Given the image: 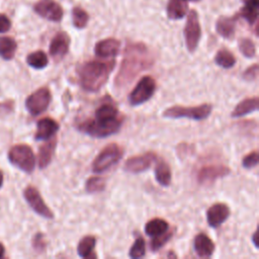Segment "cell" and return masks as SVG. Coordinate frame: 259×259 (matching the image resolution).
I'll use <instances>...</instances> for the list:
<instances>
[{"instance_id": "obj_1", "label": "cell", "mask_w": 259, "mask_h": 259, "mask_svg": "<svg viewBox=\"0 0 259 259\" xmlns=\"http://www.w3.org/2000/svg\"><path fill=\"white\" fill-rule=\"evenodd\" d=\"M123 123V116L110 98L104 100L95 110L94 117L80 122V132L93 137L105 138L117 133Z\"/></svg>"}, {"instance_id": "obj_2", "label": "cell", "mask_w": 259, "mask_h": 259, "mask_svg": "<svg viewBox=\"0 0 259 259\" xmlns=\"http://www.w3.org/2000/svg\"><path fill=\"white\" fill-rule=\"evenodd\" d=\"M153 63L154 59L145 44H127L124 49L123 60L115 77V86L117 88L126 86L140 72L149 69Z\"/></svg>"}, {"instance_id": "obj_3", "label": "cell", "mask_w": 259, "mask_h": 259, "mask_svg": "<svg viewBox=\"0 0 259 259\" xmlns=\"http://www.w3.org/2000/svg\"><path fill=\"white\" fill-rule=\"evenodd\" d=\"M114 60L107 62L87 61L77 68V76L81 87L89 92H96L106 83L113 67Z\"/></svg>"}, {"instance_id": "obj_4", "label": "cell", "mask_w": 259, "mask_h": 259, "mask_svg": "<svg viewBox=\"0 0 259 259\" xmlns=\"http://www.w3.org/2000/svg\"><path fill=\"white\" fill-rule=\"evenodd\" d=\"M8 160L12 165L25 173H31L35 167L33 151L25 144L13 146L8 152Z\"/></svg>"}, {"instance_id": "obj_5", "label": "cell", "mask_w": 259, "mask_h": 259, "mask_svg": "<svg viewBox=\"0 0 259 259\" xmlns=\"http://www.w3.org/2000/svg\"><path fill=\"white\" fill-rule=\"evenodd\" d=\"M212 110V105L209 103H203L198 106L183 107L180 105H175L164 110L163 116L167 118H181L186 117L194 120L205 119L209 116Z\"/></svg>"}, {"instance_id": "obj_6", "label": "cell", "mask_w": 259, "mask_h": 259, "mask_svg": "<svg viewBox=\"0 0 259 259\" xmlns=\"http://www.w3.org/2000/svg\"><path fill=\"white\" fill-rule=\"evenodd\" d=\"M122 158V149L115 143L104 147L92 162V171L102 173L107 171L113 165L117 164Z\"/></svg>"}, {"instance_id": "obj_7", "label": "cell", "mask_w": 259, "mask_h": 259, "mask_svg": "<svg viewBox=\"0 0 259 259\" xmlns=\"http://www.w3.org/2000/svg\"><path fill=\"white\" fill-rule=\"evenodd\" d=\"M156 81L152 76H144L137 83L128 95V102L132 106H137L148 101L156 91Z\"/></svg>"}, {"instance_id": "obj_8", "label": "cell", "mask_w": 259, "mask_h": 259, "mask_svg": "<svg viewBox=\"0 0 259 259\" xmlns=\"http://www.w3.org/2000/svg\"><path fill=\"white\" fill-rule=\"evenodd\" d=\"M183 33L187 50L190 53H193L196 50L201 36V27L196 10L193 9L188 13Z\"/></svg>"}, {"instance_id": "obj_9", "label": "cell", "mask_w": 259, "mask_h": 259, "mask_svg": "<svg viewBox=\"0 0 259 259\" xmlns=\"http://www.w3.org/2000/svg\"><path fill=\"white\" fill-rule=\"evenodd\" d=\"M52 101V93L49 88L41 87L27 96L25 107L31 115H38L47 110Z\"/></svg>"}, {"instance_id": "obj_10", "label": "cell", "mask_w": 259, "mask_h": 259, "mask_svg": "<svg viewBox=\"0 0 259 259\" xmlns=\"http://www.w3.org/2000/svg\"><path fill=\"white\" fill-rule=\"evenodd\" d=\"M23 196L28 205L33 209L34 212L45 219H54V213L51 208L46 204L39 191L33 186H27L23 191Z\"/></svg>"}, {"instance_id": "obj_11", "label": "cell", "mask_w": 259, "mask_h": 259, "mask_svg": "<svg viewBox=\"0 0 259 259\" xmlns=\"http://www.w3.org/2000/svg\"><path fill=\"white\" fill-rule=\"evenodd\" d=\"M34 12L40 17L59 22L63 18V8L55 0H39L33 6Z\"/></svg>"}, {"instance_id": "obj_12", "label": "cell", "mask_w": 259, "mask_h": 259, "mask_svg": "<svg viewBox=\"0 0 259 259\" xmlns=\"http://www.w3.org/2000/svg\"><path fill=\"white\" fill-rule=\"evenodd\" d=\"M156 159L157 156L155 155V153L151 152L145 153L140 156H134L125 161L123 168L126 172L130 173H141L149 169L152 166V164L156 161Z\"/></svg>"}, {"instance_id": "obj_13", "label": "cell", "mask_w": 259, "mask_h": 259, "mask_svg": "<svg viewBox=\"0 0 259 259\" xmlns=\"http://www.w3.org/2000/svg\"><path fill=\"white\" fill-rule=\"evenodd\" d=\"M71 38L66 31H59L55 34L50 44V55L56 61H61L69 52Z\"/></svg>"}, {"instance_id": "obj_14", "label": "cell", "mask_w": 259, "mask_h": 259, "mask_svg": "<svg viewBox=\"0 0 259 259\" xmlns=\"http://www.w3.org/2000/svg\"><path fill=\"white\" fill-rule=\"evenodd\" d=\"M231 169L225 165H207L197 173V181L200 184H210L219 178L229 175Z\"/></svg>"}, {"instance_id": "obj_15", "label": "cell", "mask_w": 259, "mask_h": 259, "mask_svg": "<svg viewBox=\"0 0 259 259\" xmlns=\"http://www.w3.org/2000/svg\"><path fill=\"white\" fill-rule=\"evenodd\" d=\"M230 217V207L226 203L218 202L209 206L206 210L207 224L211 228H218Z\"/></svg>"}, {"instance_id": "obj_16", "label": "cell", "mask_w": 259, "mask_h": 259, "mask_svg": "<svg viewBox=\"0 0 259 259\" xmlns=\"http://www.w3.org/2000/svg\"><path fill=\"white\" fill-rule=\"evenodd\" d=\"M60 124L54 118L44 117L37 121L36 132L34 135L35 140H50L59 131Z\"/></svg>"}, {"instance_id": "obj_17", "label": "cell", "mask_w": 259, "mask_h": 259, "mask_svg": "<svg viewBox=\"0 0 259 259\" xmlns=\"http://www.w3.org/2000/svg\"><path fill=\"white\" fill-rule=\"evenodd\" d=\"M120 49V41L116 38L109 37L96 42L94 53L99 58L115 57Z\"/></svg>"}, {"instance_id": "obj_18", "label": "cell", "mask_w": 259, "mask_h": 259, "mask_svg": "<svg viewBox=\"0 0 259 259\" xmlns=\"http://www.w3.org/2000/svg\"><path fill=\"white\" fill-rule=\"evenodd\" d=\"M193 246L196 254L201 258L210 257L214 251V243L204 233L196 235V237L194 238Z\"/></svg>"}, {"instance_id": "obj_19", "label": "cell", "mask_w": 259, "mask_h": 259, "mask_svg": "<svg viewBox=\"0 0 259 259\" xmlns=\"http://www.w3.org/2000/svg\"><path fill=\"white\" fill-rule=\"evenodd\" d=\"M238 16H221L215 22L217 32L224 38H232L236 30Z\"/></svg>"}, {"instance_id": "obj_20", "label": "cell", "mask_w": 259, "mask_h": 259, "mask_svg": "<svg viewBox=\"0 0 259 259\" xmlns=\"http://www.w3.org/2000/svg\"><path fill=\"white\" fill-rule=\"evenodd\" d=\"M56 145L57 139L53 137L38 149V167L40 169H45L50 165L56 150Z\"/></svg>"}, {"instance_id": "obj_21", "label": "cell", "mask_w": 259, "mask_h": 259, "mask_svg": "<svg viewBox=\"0 0 259 259\" xmlns=\"http://www.w3.org/2000/svg\"><path fill=\"white\" fill-rule=\"evenodd\" d=\"M245 4L237 14L238 16L244 18L250 25H254L257 23L258 19V8H259V0H242Z\"/></svg>"}, {"instance_id": "obj_22", "label": "cell", "mask_w": 259, "mask_h": 259, "mask_svg": "<svg viewBox=\"0 0 259 259\" xmlns=\"http://www.w3.org/2000/svg\"><path fill=\"white\" fill-rule=\"evenodd\" d=\"M259 107V99L258 97H250L242 100L237 104V106L233 109L231 115L232 117H241L257 111Z\"/></svg>"}, {"instance_id": "obj_23", "label": "cell", "mask_w": 259, "mask_h": 259, "mask_svg": "<svg viewBox=\"0 0 259 259\" xmlns=\"http://www.w3.org/2000/svg\"><path fill=\"white\" fill-rule=\"evenodd\" d=\"M188 10V4L186 0H169L166 12L168 18L172 20L183 18Z\"/></svg>"}, {"instance_id": "obj_24", "label": "cell", "mask_w": 259, "mask_h": 259, "mask_svg": "<svg viewBox=\"0 0 259 259\" xmlns=\"http://www.w3.org/2000/svg\"><path fill=\"white\" fill-rule=\"evenodd\" d=\"M155 178L157 182L162 185V186H169L171 183V178H172V173L169 165L161 160L157 162L156 167H155Z\"/></svg>"}, {"instance_id": "obj_25", "label": "cell", "mask_w": 259, "mask_h": 259, "mask_svg": "<svg viewBox=\"0 0 259 259\" xmlns=\"http://www.w3.org/2000/svg\"><path fill=\"white\" fill-rule=\"evenodd\" d=\"M169 230V224L160 218H155L145 225V233L150 237L161 235Z\"/></svg>"}, {"instance_id": "obj_26", "label": "cell", "mask_w": 259, "mask_h": 259, "mask_svg": "<svg viewBox=\"0 0 259 259\" xmlns=\"http://www.w3.org/2000/svg\"><path fill=\"white\" fill-rule=\"evenodd\" d=\"M17 49V44L13 37L1 36L0 37V57L3 60L9 61L14 58Z\"/></svg>"}, {"instance_id": "obj_27", "label": "cell", "mask_w": 259, "mask_h": 259, "mask_svg": "<svg viewBox=\"0 0 259 259\" xmlns=\"http://www.w3.org/2000/svg\"><path fill=\"white\" fill-rule=\"evenodd\" d=\"M96 244V238L94 236H85L80 240L77 246L78 255L82 258H90L96 257V255L92 254L94 247Z\"/></svg>"}, {"instance_id": "obj_28", "label": "cell", "mask_w": 259, "mask_h": 259, "mask_svg": "<svg viewBox=\"0 0 259 259\" xmlns=\"http://www.w3.org/2000/svg\"><path fill=\"white\" fill-rule=\"evenodd\" d=\"M26 63L33 69H44L49 64V59L44 51H35L27 55Z\"/></svg>"}, {"instance_id": "obj_29", "label": "cell", "mask_w": 259, "mask_h": 259, "mask_svg": "<svg viewBox=\"0 0 259 259\" xmlns=\"http://www.w3.org/2000/svg\"><path fill=\"white\" fill-rule=\"evenodd\" d=\"M214 63L224 69H231L236 64V58L230 51L222 49L217 52L214 56Z\"/></svg>"}, {"instance_id": "obj_30", "label": "cell", "mask_w": 259, "mask_h": 259, "mask_svg": "<svg viewBox=\"0 0 259 259\" xmlns=\"http://www.w3.org/2000/svg\"><path fill=\"white\" fill-rule=\"evenodd\" d=\"M72 19H73V25L76 28H84L89 20L88 13L79 6H76L72 9Z\"/></svg>"}, {"instance_id": "obj_31", "label": "cell", "mask_w": 259, "mask_h": 259, "mask_svg": "<svg viewBox=\"0 0 259 259\" xmlns=\"http://www.w3.org/2000/svg\"><path fill=\"white\" fill-rule=\"evenodd\" d=\"M105 189V180L102 177H90L85 182V190L88 193L100 192Z\"/></svg>"}, {"instance_id": "obj_32", "label": "cell", "mask_w": 259, "mask_h": 259, "mask_svg": "<svg viewBox=\"0 0 259 259\" xmlns=\"http://www.w3.org/2000/svg\"><path fill=\"white\" fill-rule=\"evenodd\" d=\"M146 253V243L143 237L138 236L133 244V246L130 249L128 256L133 259H138L141 258L145 255Z\"/></svg>"}, {"instance_id": "obj_33", "label": "cell", "mask_w": 259, "mask_h": 259, "mask_svg": "<svg viewBox=\"0 0 259 259\" xmlns=\"http://www.w3.org/2000/svg\"><path fill=\"white\" fill-rule=\"evenodd\" d=\"M238 47L241 52L246 58H253L256 54V47L252 39L248 37L240 38L238 41Z\"/></svg>"}, {"instance_id": "obj_34", "label": "cell", "mask_w": 259, "mask_h": 259, "mask_svg": "<svg viewBox=\"0 0 259 259\" xmlns=\"http://www.w3.org/2000/svg\"><path fill=\"white\" fill-rule=\"evenodd\" d=\"M172 235H173V232L168 230L167 232H165V233H163L161 235L153 237V239L151 240V244H150L151 250L153 252H157L158 250H160L172 238Z\"/></svg>"}, {"instance_id": "obj_35", "label": "cell", "mask_w": 259, "mask_h": 259, "mask_svg": "<svg viewBox=\"0 0 259 259\" xmlns=\"http://www.w3.org/2000/svg\"><path fill=\"white\" fill-rule=\"evenodd\" d=\"M32 247L33 249L38 252L41 253L46 250L47 248V241L45 239V236L42 233H36L33 238H32Z\"/></svg>"}, {"instance_id": "obj_36", "label": "cell", "mask_w": 259, "mask_h": 259, "mask_svg": "<svg viewBox=\"0 0 259 259\" xmlns=\"http://www.w3.org/2000/svg\"><path fill=\"white\" fill-rule=\"evenodd\" d=\"M258 152L257 151H252L251 153H249L248 155H246L243 160H242V165L246 168V169H251L254 168L255 166H257L258 164Z\"/></svg>"}, {"instance_id": "obj_37", "label": "cell", "mask_w": 259, "mask_h": 259, "mask_svg": "<svg viewBox=\"0 0 259 259\" xmlns=\"http://www.w3.org/2000/svg\"><path fill=\"white\" fill-rule=\"evenodd\" d=\"M258 71H259V67L258 64H254L252 66H250L249 68H247L244 72L242 77L247 80V81H253L256 80L258 77Z\"/></svg>"}, {"instance_id": "obj_38", "label": "cell", "mask_w": 259, "mask_h": 259, "mask_svg": "<svg viewBox=\"0 0 259 259\" xmlns=\"http://www.w3.org/2000/svg\"><path fill=\"white\" fill-rule=\"evenodd\" d=\"M11 27V21L5 14H0V33L6 32Z\"/></svg>"}, {"instance_id": "obj_39", "label": "cell", "mask_w": 259, "mask_h": 259, "mask_svg": "<svg viewBox=\"0 0 259 259\" xmlns=\"http://www.w3.org/2000/svg\"><path fill=\"white\" fill-rule=\"evenodd\" d=\"M13 109V101L8 100L3 103H0V114L9 113Z\"/></svg>"}, {"instance_id": "obj_40", "label": "cell", "mask_w": 259, "mask_h": 259, "mask_svg": "<svg viewBox=\"0 0 259 259\" xmlns=\"http://www.w3.org/2000/svg\"><path fill=\"white\" fill-rule=\"evenodd\" d=\"M257 237H258V232H257V231H255V232H254V234H253V236H252V241H253V244H254V246H255L256 248H258V247H259V246H258Z\"/></svg>"}, {"instance_id": "obj_41", "label": "cell", "mask_w": 259, "mask_h": 259, "mask_svg": "<svg viewBox=\"0 0 259 259\" xmlns=\"http://www.w3.org/2000/svg\"><path fill=\"white\" fill-rule=\"evenodd\" d=\"M4 253H5V248L4 246L0 243V258H2L4 256Z\"/></svg>"}, {"instance_id": "obj_42", "label": "cell", "mask_w": 259, "mask_h": 259, "mask_svg": "<svg viewBox=\"0 0 259 259\" xmlns=\"http://www.w3.org/2000/svg\"><path fill=\"white\" fill-rule=\"evenodd\" d=\"M3 180H4V175H3V172H2V171H0V188H1L2 184H3Z\"/></svg>"}, {"instance_id": "obj_43", "label": "cell", "mask_w": 259, "mask_h": 259, "mask_svg": "<svg viewBox=\"0 0 259 259\" xmlns=\"http://www.w3.org/2000/svg\"><path fill=\"white\" fill-rule=\"evenodd\" d=\"M187 1V0H186ZM190 1H199V0H190Z\"/></svg>"}]
</instances>
